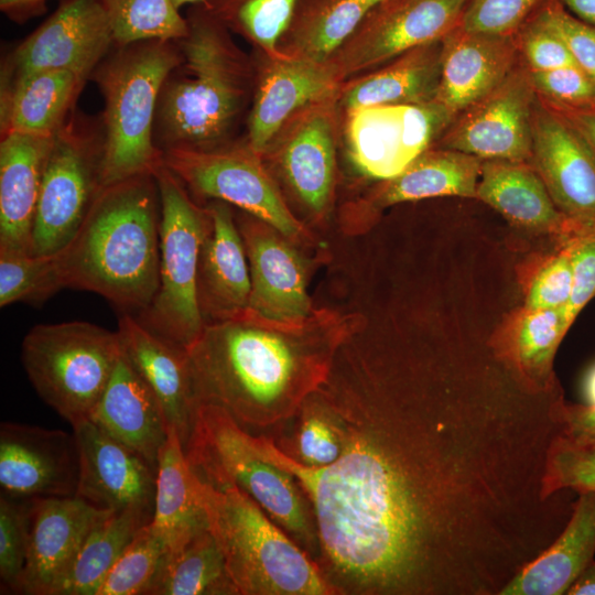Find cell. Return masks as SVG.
Segmentation results:
<instances>
[{"mask_svg": "<svg viewBox=\"0 0 595 595\" xmlns=\"http://www.w3.org/2000/svg\"><path fill=\"white\" fill-rule=\"evenodd\" d=\"M314 392L338 428L332 464L305 466L270 435L259 452L291 473L338 594L500 595L561 533L577 493L543 495L561 394L516 385Z\"/></svg>", "mask_w": 595, "mask_h": 595, "instance_id": "1", "label": "cell"}, {"mask_svg": "<svg viewBox=\"0 0 595 595\" xmlns=\"http://www.w3.org/2000/svg\"><path fill=\"white\" fill-rule=\"evenodd\" d=\"M356 325L326 310L274 321L247 309L207 323L186 349L194 404L218 407L249 433H279L325 382Z\"/></svg>", "mask_w": 595, "mask_h": 595, "instance_id": "2", "label": "cell"}, {"mask_svg": "<svg viewBox=\"0 0 595 595\" xmlns=\"http://www.w3.org/2000/svg\"><path fill=\"white\" fill-rule=\"evenodd\" d=\"M160 221L154 173L101 187L56 255L64 288L97 293L123 313L145 310L159 288Z\"/></svg>", "mask_w": 595, "mask_h": 595, "instance_id": "3", "label": "cell"}, {"mask_svg": "<svg viewBox=\"0 0 595 595\" xmlns=\"http://www.w3.org/2000/svg\"><path fill=\"white\" fill-rule=\"evenodd\" d=\"M181 61L165 78L156 106L159 149L218 148L241 105L242 69L223 24L204 3L192 6Z\"/></svg>", "mask_w": 595, "mask_h": 595, "instance_id": "4", "label": "cell"}, {"mask_svg": "<svg viewBox=\"0 0 595 595\" xmlns=\"http://www.w3.org/2000/svg\"><path fill=\"white\" fill-rule=\"evenodd\" d=\"M197 479L237 595H338L315 560L247 494Z\"/></svg>", "mask_w": 595, "mask_h": 595, "instance_id": "5", "label": "cell"}, {"mask_svg": "<svg viewBox=\"0 0 595 595\" xmlns=\"http://www.w3.org/2000/svg\"><path fill=\"white\" fill-rule=\"evenodd\" d=\"M100 63L95 79L105 99L101 187L162 163L154 121L162 85L181 61L176 41L149 40L120 46Z\"/></svg>", "mask_w": 595, "mask_h": 595, "instance_id": "6", "label": "cell"}, {"mask_svg": "<svg viewBox=\"0 0 595 595\" xmlns=\"http://www.w3.org/2000/svg\"><path fill=\"white\" fill-rule=\"evenodd\" d=\"M184 451L199 479L242 490L316 562L318 536L305 493L291 473L262 456L251 433L218 407L195 403Z\"/></svg>", "mask_w": 595, "mask_h": 595, "instance_id": "7", "label": "cell"}, {"mask_svg": "<svg viewBox=\"0 0 595 595\" xmlns=\"http://www.w3.org/2000/svg\"><path fill=\"white\" fill-rule=\"evenodd\" d=\"M121 351L117 331L72 321L32 327L21 361L39 397L74 425L90 418Z\"/></svg>", "mask_w": 595, "mask_h": 595, "instance_id": "8", "label": "cell"}, {"mask_svg": "<svg viewBox=\"0 0 595 595\" xmlns=\"http://www.w3.org/2000/svg\"><path fill=\"white\" fill-rule=\"evenodd\" d=\"M153 173L161 202L159 288L150 305L134 316L186 350L205 325L197 302V271L207 216L163 162Z\"/></svg>", "mask_w": 595, "mask_h": 595, "instance_id": "9", "label": "cell"}, {"mask_svg": "<svg viewBox=\"0 0 595 595\" xmlns=\"http://www.w3.org/2000/svg\"><path fill=\"white\" fill-rule=\"evenodd\" d=\"M162 162L195 195L235 205L294 244H313L250 148H171L162 150Z\"/></svg>", "mask_w": 595, "mask_h": 595, "instance_id": "10", "label": "cell"}, {"mask_svg": "<svg viewBox=\"0 0 595 595\" xmlns=\"http://www.w3.org/2000/svg\"><path fill=\"white\" fill-rule=\"evenodd\" d=\"M101 140L69 122L54 136L36 205L30 253L55 256L74 238L101 190Z\"/></svg>", "mask_w": 595, "mask_h": 595, "instance_id": "11", "label": "cell"}, {"mask_svg": "<svg viewBox=\"0 0 595 595\" xmlns=\"http://www.w3.org/2000/svg\"><path fill=\"white\" fill-rule=\"evenodd\" d=\"M453 120L434 100L348 110L346 139L350 160L368 177L392 178L428 150Z\"/></svg>", "mask_w": 595, "mask_h": 595, "instance_id": "12", "label": "cell"}, {"mask_svg": "<svg viewBox=\"0 0 595 595\" xmlns=\"http://www.w3.org/2000/svg\"><path fill=\"white\" fill-rule=\"evenodd\" d=\"M537 91L528 68L516 67L497 87L458 113L441 148L478 159L529 162Z\"/></svg>", "mask_w": 595, "mask_h": 595, "instance_id": "13", "label": "cell"}, {"mask_svg": "<svg viewBox=\"0 0 595 595\" xmlns=\"http://www.w3.org/2000/svg\"><path fill=\"white\" fill-rule=\"evenodd\" d=\"M112 45V31L100 0H63L17 46L4 87L48 69H67L86 79Z\"/></svg>", "mask_w": 595, "mask_h": 595, "instance_id": "14", "label": "cell"}, {"mask_svg": "<svg viewBox=\"0 0 595 595\" xmlns=\"http://www.w3.org/2000/svg\"><path fill=\"white\" fill-rule=\"evenodd\" d=\"M467 0H393L376 7L344 44L340 75L369 69L441 41L459 25Z\"/></svg>", "mask_w": 595, "mask_h": 595, "instance_id": "15", "label": "cell"}, {"mask_svg": "<svg viewBox=\"0 0 595 595\" xmlns=\"http://www.w3.org/2000/svg\"><path fill=\"white\" fill-rule=\"evenodd\" d=\"M79 450L75 497L107 511H133L152 521L156 466L90 419L72 425Z\"/></svg>", "mask_w": 595, "mask_h": 595, "instance_id": "16", "label": "cell"}, {"mask_svg": "<svg viewBox=\"0 0 595 595\" xmlns=\"http://www.w3.org/2000/svg\"><path fill=\"white\" fill-rule=\"evenodd\" d=\"M530 165L556 208L577 231L595 228V155L582 137L537 94Z\"/></svg>", "mask_w": 595, "mask_h": 595, "instance_id": "17", "label": "cell"}, {"mask_svg": "<svg viewBox=\"0 0 595 595\" xmlns=\"http://www.w3.org/2000/svg\"><path fill=\"white\" fill-rule=\"evenodd\" d=\"M78 478L79 450L74 433L1 423V494L19 499L74 497Z\"/></svg>", "mask_w": 595, "mask_h": 595, "instance_id": "18", "label": "cell"}, {"mask_svg": "<svg viewBox=\"0 0 595 595\" xmlns=\"http://www.w3.org/2000/svg\"><path fill=\"white\" fill-rule=\"evenodd\" d=\"M110 512L75 496L30 498V545L18 594L52 595L87 536Z\"/></svg>", "mask_w": 595, "mask_h": 595, "instance_id": "19", "label": "cell"}, {"mask_svg": "<svg viewBox=\"0 0 595 595\" xmlns=\"http://www.w3.org/2000/svg\"><path fill=\"white\" fill-rule=\"evenodd\" d=\"M250 272L249 309L274 321H299L314 310L303 257L270 225L252 216L237 223Z\"/></svg>", "mask_w": 595, "mask_h": 595, "instance_id": "20", "label": "cell"}, {"mask_svg": "<svg viewBox=\"0 0 595 595\" xmlns=\"http://www.w3.org/2000/svg\"><path fill=\"white\" fill-rule=\"evenodd\" d=\"M206 230L197 271V302L204 324L249 309L250 272L245 245L227 203L206 208Z\"/></svg>", "mask_w": 595, "mask_h": 595, "instance_id": "21", "label": "cell"}, {"mask_svg": "<svg viewBox=\"0 0 595 595\" xmlns=\"http://www.w3.org/2000/svg\"><path fill=\"white\" fill-rule=\"evenodd\" d=\"M517 47L515 34L455 28L442 40L441 76L434 101L455 119L516 68Z\"/></svg>", "mask_w": 595, "mask_h": 595, "instance_id": "22", "label": "cell"}, {"mask_svg": "<svg viewBox=\"0 0 595 595\" xmlns=\"http://www.w3.org/2000/svg\"><path fill=\"white\" fill-rule=\"evenodd\" d=\"M123 353L159 401L170 428L185 447L193 424L194 399L186 350L153 333L129 313L118 322Z\"/></svg>", "mask_w": 595, "mask_h": 595, "instance_id": "23", "label": "cell"}, {"mask_svg": "<svg viewBox=\"0 0 595 595\" xmlns=\"http://www.w3.org/2000/svg\"><path fill=\"white\" fill-rule=\"evenodd\" d=\"M54 136L2 134L0 249L30 252L36 205Z\"/></svg>", "mask_w": 595, "mask_h": 595, "instance_id": "24", "label": "cell"}, {"mask_svg": "<svg viewBox=\"0 0 595 595\" xmlns=\"http://www.w3.org/2000/svg\"><path fill=\"white\" fill-rule=\"evenodd\" d=\"M89 419L156 466L170 426L159 401L123 349Z\"/></svg>", "mask_w": 595, "mask_h": 595, "instance_id": "25", "label": "cell"}, {"mask_svg": "<svg viewBox=\"0 0 595 595\" xmlns=\"http://www.w3.org/2000/svg\"><path fill=\"white\" fill-rule=\"evenodd\" d=\"M338 71L334 64L306 57L281 58L267 71L249 117V148L263 152L285 120L298 109L323 101L334 91Z\"/></svg>", "mask_w": 595, "mask_h": 595, "instance_id": "26", "label": "cell"}, {"mask_svg": "<svg viewBox=\"0 0 595 595\" xmlns=\"http://www.w3.org/2000/svg\"><path fill=\"white\" fill-rule=\"evenodd\" d=\"M476 199L496 209L512 225L553 235L562 244L577 232L575 226L556 208L529 162L483 161Z\"/></svg>", "mask_w": 595, "mask_h": 595, "instance_id": "27", "label": "cell"}, {"mask_svg": "<svg viewBox=\"0 0 595 595\" xmlns=\"http://www.w3.org/2000/svg\"><path fill=\"white\" fill-rule=\"evenodd\" d=\"M594 555L595 491H582L561 533L520 570L500 595L566 594Z\"/></svg>", "mask_w": 595, "mask_h": 595, "instance_id": "28", "label": "cell"}, {"mask_svg": "<svg viewBox=\"0 0 595 595\" xmlns=\"http://www.w3.org/2000/svg\"><path fill=\"white\" fill-rule=\"evenodd\" d=\"M151 526L166 545L167 552L208 528L197 476L174 428H170L167 440L158 457Z\"/></svg>", "mask_w": 595, "mask_h": 595, "instance_id": "29", "label": "cell"}, {"mask_svg": "<svg viewBox=\"0 0 595 595\" xmlns=\"http://www.w3.org/2000/svg\"><path fill=\"white\" fill-rule=\"evenodd\" d=\"M280 164L303 204L322 214L335 180V138L328 112L311 110L295 123L282 144Z\"/></svg>", "mask_w": 595, "mask_h": 595, "instance_id": "30", "label": "cell"}, {"mask_svg": "<svg viewBox=\"0 0 595 595\" xmlns=\"http://www.w3.org/2000/svg\"><path fill=\"white\" fill-rule=\"evenodd\" d=\"M85 79L67 69L25 76L2 90L1 131L54 136Z\"/></svg>", "mask_w": 595, "mask_h": 595, "instance_id": "31", "label": "cell"}, {"mask_svg": "<svg viewBox=\"0 0 595 595\" xmlns=\"http://www.w3.org/2000/svg\"><path fill=\"white\" fill-rule=\"evenodd\" d=\"M442 40L413 48L357 80L344 93L346 110L433 101L441 76Z\"/></svg>", "mask_w": 595, "mask_h": 595, "instance_id": "32", "label": "cell"}, {"mask_svg": "<svg viewBox=\"0 0 595 595\" xmlns=\"http://www.w3.org/2000/svg\"><path fill=\"white\" fill-rule=\"evenodd\" d=\"M482 163L461 151L428 149L400 174L386 180L375 201L386 207L439 196L476 198Z\"/></svg>", "mask_w": 595, "mask_h": 595, "instance_id": "33", "label": "cell"}, {"mask_svg": "<svg viewBox=\"0 0 595 595\" xmlns=\"http://www.w3.org/2000/svg\"><path fill=\"white\" fill-rule=\"evenodd\" d=\"M145 595H237L209 527L166 552Z\"/></svg>", "mask_w": 595, "mask_h": 595, "instance_id": "34", "label": "cell"}, {"mask_svg": "<svg viewBox=\"0 0 595 595\" xmlns=\"http://www.w3.org/2000/svg\"><path fill=\"white\" fill-rule=\"evenodd\" d=\"M567 331L562 309H523L511 336L500 347V356L530 389L552 391L556 389L554 356Z\"/></svg>", "mask_w": 595, "mask_h": 595, "instance_id": "35", "label": "cell"}, {"mask_svg": "<svg viewBox=\"0 0 595 595\" xmlns=\"http://www.w3.org/2000/svg\"><path fill=\"white\" fill-rule=\"evenodd\" d=\"M387 0H300L288 30L298 55L325 63ZM286 30V31H288Z\"/></svg>", "mask_w": 595, "mask_h": 595, "instance_id": "36", "label": "cell"}, {"mask_svg": "<svg viewBox=\"0 0 595 595\" xmlns=\"http://www.w3.org/2000/svg\"><path fill=\"white\" fill-rule=\"evenodd\" d=\"M150 522L133 511L110 512L87 536L52 595H96L120 554Z\"/></svg>", "mask_w": 595, "mask_h": 595, "instance_id": "37", "label": "cell"}, {"mask_svg": "<svg viewBox=\"0 0 595 595\" xmlns=\"http://www.w3.org/2000/svg\"><path fill=\"white\" fill-rule=\"evenodd\" d=\"M115 45L149 40L177 41L187 34V21L173 0H100Z\"/></svg>", "mask_w": 595, "mask_h": 595, "instance_id": "38", "label": "cell"}, {"mask_svg": "<svg viewBox=\"0 0 595 595\" xmlns=\"http://www.w3.org/2000/svg\"><path fill=\"white\" fill-rule=\"evenodd\" d=\"M64 289L55 256L0 249V306L17 302L41 305Z\"/></svg>", "mask_w": 595, "mask_h": 595, "instance_id": "39", "label": "cell"}, {"mask_svg": "<svg viewBox=\"0 0 595 595\" xmlns=\"http://www.w3.org/2000/svg\"><path fill=\"white\" fill-rule=\"evenodd\" d=\"M289 423H292L291 435L284 436L281 445L275 443L296 462L321 468L339 457L343 450L340 432L314 393Z\"/></svg>", "mask_w": 595, "mask_h": 595, "instance_id": "40", "label": "cell"}, {"mask_svg": "<svg viewBox=\"0 0 595 595\" xmlns=\"http://www.w3.org/2000/svg\"><path fill=\"white\" fill-rule=\"evenodd\" d=\"M300 0H205V7L223 23L245 33L273 52L286 32Z\"/></svg>", "mask_w": 595, "mask_h": 595, "instance_id": "41", "label": "cell"}, {"mask_svg": "<svg viewBox=\"0 0 595 595\" xmlns=\"http://www.w3.org/2000/svg\"><path fill=\"white\" fill-rule=\"evenodd\" d=\"M166 552L151 522L143 526L115 562L96 595H145Z\"/></svg>", "mask_w": 595, "mask_h": 595, "instance_id": "42", "label": "cell"}, {"mask_svg": "<svg viewBox=\"0 0 595 595\" xmlns=\"http://www.w3.org/2000/svg\"><path fill=\"white\" fill-rule=\"evenodd\" d=\"M30 545V499L0 496L1 593L18 594Z\"/></svg>", "mask_w": 595, "mask_h": 595, "instance_id": "43", "label": "cell"}, {"mask_svg": "<svg viewBox=\"0 0 595 595\" xmlns=\"http://www.w3.org/2000/svg\"><path fill=\"white\" fill-rule=\"evenodd\" d=\"M595 491V447L575 444L561 434L551 443L543 475V495L561 489Z\"/></svg>", "mask_w": 595, "mask_h": 595, "instance_id": "44", "label": "cell"}, {"mask_svg": "<svg viewBox=\"0 0 595 595\" xmlns=\"http://www.w3.org/2000/svg\"><path fill=\"white\" fill-rule=\"evenodd\" d=\"M548 0H467L459 28L469 32L512 35Z\"/></svg>", "mask_w": 595, "mask_h": 595, "instance_id": "45", "label": "cell"}, {"mask_svg": "<svg viewBox=\"0 0 595 595\" xmlns=\"http://www.w3.org/2000/svg\"><path fill=\"white\" fill-rule=\"evenodd\" d=\"M538 14L561 37L575 64L595 84V28L570 13L559 0H548Z\"/></svg>", "mask_w": 595, "mask_h": 595, "instance_id": "46", "label": "cell"}, {"mask_svg": "<svg viewBox=\"0 0 595 595\" xmlns=\"http://www.w3.org/2000/svg\"><path fill=\"white\" fill-rule=\"evenodd\" d=\"M563 244L569 248L573 270L572 292L562 309L569 329L595 296V228L577 231Z\"/></svg>", "mask_w": 595, "mask_h": 595, "instance_id": "47", "label": "cell"}, {"mask_svg": "<svg viewBox=\"0 0 595 595\" xmlns=\"http://www.w3.org/2000/svg\"><path fill=\"white\" fill-rule=\"evenodd\" d=\"M573 270L569 248L562 244L533 277L524 301L526 310L563 309L570 299Z\"/></svg>", "mask_w": 595, "mask_h": 595, "instance_id": "48", "label": "cell"}, {"mask_svg": "<svg viewBox=\"0 0 595 595\" xmlns=\"http://www.w3.org/2000/svg\"><path fill=\"white\" fill-rule=\"evenodd\" d=\"M519 30L520 47L528 69L547 71L577 66L565 43L539 17L538 11Z\"/></svg>", "mask_w": 595, "mask_h": 595, "instance_id": "49", "label": "cell"}, {"mask_svg": "<svg viewBox=\"0 0 595 595\" xmlns=\"http://www.w3.org/2000/svg\"><path fill=\"white\" fill-rule=\"evenodd\" d=\"M528 71L536 91L548 99L572 105L595 102V84L578 66Z\"/></svg>", "mask_w": 595, "mask_h": 595, "instance_id": "50", "label": "cell"}, {"mask_svg": "<svg viewBox=\"0 0 595 595\" xmlns=\"http://www.w3.org/2000/svg\"><path fill=\"white\" fill-rule=\"evenodd\" d=\"M538 96L582 137L595 155V102L572 105Z\"/></svg>", "mask_w": 595, "mask_h": 595, "instance_id": "51", "label": "cell"}, {"mask_svg": "<svg viewBox=\"0 0 595 595\" xmlns=\"http://www.w3.org/2000/svg\"><path fill=\"white\" fill-rule=\"evenodd\" d=\"M46 0H0V10L13 21L23 22L41 13Z\"/></svg>", "mask_w": 595, "mask_h": 595, "instance_id": "52", "label": "cell"}, {"mask_svg": "<svg viewBox=\"0 0 595 595\" xmlns=\"http://www.w3.org/2000/svg\"><path fill=\"white\" fill-rule=\"evenodd\" d=\"M559 1L574 17L595 28V0Z\"/></svg>", "mask_w": 595, "mask_h": 595, "instance_id": "53", "label": "cell"}, {"mask_svg": "<svg viewBox=\"0 0 595 595\" xmlns=\"http://www.w3.org/2000/svg\"><path fill=\"white\" fill-rule=\"evenodd\" d=\"M567 595H595V559L580 574L566 592Z\"/></svg>", "mask_w": 595, "mask_h": 595, "instance_id": "54", "label": "cell"}, {"mask_svg": "<svg viewBox=\"0 0 595 595\" xmlns=\"http://www.w3.org/2000/svg\"><path fill=\"white\" fill-rule=\"evenodd\" d=\"M205 0H173L174 4L180 9L181 7L185 6V4H196V3H202L204 2Z\"/></svg>", "mask_w": 595, "mask_h": 595, "instance_id": "55", "label": "cell"}, {"mask_svg": "<svg viewBox=\"0 0 595 595\" xmlns=\"http://www.w3.org/2000/svg\"><path fill=\"white\" fill-rule=\"evenodd\" d=\"M388 1H393V0H387L386 2H388Z\"/></svg>", "mask_w": 595, "mask_h": 595, "instance_id": "56", "label": "cell"}]
</instances>
